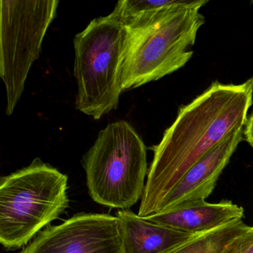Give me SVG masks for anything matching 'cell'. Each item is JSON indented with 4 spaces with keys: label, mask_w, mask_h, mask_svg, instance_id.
<instances>
[{
    "label": "cell",
    "mask_w": 253,
    "mask_h": 253,
    "mask_svg": "<svg viewBox=\"0 0 253 253\" xmlns=\"http://www.w3.org/2000/svg\"><path fill=\"white\" fill-rule=\"evenodd\" d=\"M253 102V76L241 84L214 81L192 102L180 106L177 118L152 146L154 156L138 215L159 212L182 177L228 136L244 128Z\"/></svg>",
    "instance_id": "1"
},
{
    "label": "cell",
    "mask_w": 253,
    "mask_h": 253,
    "mask_svg": "<svg viewBox=\"0 0 253 253\" xmlns=\"http://www.w3.org/2000/svg\"><path fill=\"white\" fill-rule=\"evenodd\" d=\"M207 2L182 0L176 5L143 13L128 23L123 91L161 79L189 61L198 31L205 23L200 10Z\"/></svg>",
    "instance_id": "2"
},
{
    "label": "cell",
    "mask_w": 253,
    "mask_h": 253,
    "mask_svg": "<svg viewBox=\"0 0 253 253\" xmlns=\"http://www.w3.org/2000/svg\"><path fill=\"white\" fill-rule=\"evenodd\" d=\"M68 176L40 158L0 179V243L16 250L69 207Z\"/></svg>",
    "instance_id": "3"
},
{
    "label": "cell",
    "mask_w": 253,
    "mask_h": 253,
    "mask_svg": "<svg viewBox=\"0 0 253 253\" xmlns=\"http://www.w3.org/2000/svg\"><path fill=\"white\" fill-rule=\"evenodd\" d=\"M128 36V26L115 8L109 15L91 20L74 40L75 106L94 120L118 109Z\"/></svg>",
    "instance_id": "4"
},
{
    "label": "cell",
    "mask_w": 253,
    "mask_h": 253,
    "mask_svg": "<svg viewBox=\"0 0 253 253\" xmlns=\"http://www.w3.org/2000/svg\"><path fill=\"white\" fill-rule=\"evenodd\" d=\"M144 142L125 121L109 124L83 157L86 184L93 201L128 210L141 200L148 174Z\"/></svg>",
    "instance_id": "5"
},
{
    "label": "cell",
    "mask_w": 253,
    "mask_h": 253,
    "mask_svg": "<svg viewBox=\"0 0 253 253\" xmlns=\"http://www.w3.org/2000/svg\"><path fill=\"white\" fill-rule=\"evenodd\" d=\"M57 0L0 1V78L6 88L5 114L12 115L29 71L56 17Z\"/></svg>",
    "instance_id": "6"
},
{
    "label": "cell",
    "mask_w": 253,
    "mask_h": 253,
    "mask_svg": "<svg viewBox=\"0 0 253 253\" xmlns=\"http://www.w3.org/2000/svg\"><path fill=\"white\" fill-rule=\"evenodd\" d=\"M19 253H123L118 217L78 213L40 232Z\"/></svg>",
    "instance_id": "7"
},
{
    "label": "cell",
    "mask_w": 253,
    "mask_h": 253,
    "mask_svg": "<svg viewBox=\"0 0 253 253\" xmlns=\"http://www.w3.org/2000/svg\"><path fill=\"white\" fill-rule=\"evenodd\" d=\"M244 130L241 128L234 131L191 167L166 198L158 214L206 202L244 140Z\"/></svg>",
    "instance_id": "8"
},
{
    "label": "cell",
    "mask_w": 253,
    "mask_h": 253,
    "mask_svg": "<svg viewBox=\"0 0 253 253\" xmlns=\"http://www.w3.org/2000/svg\"><path fill=\"white\" fill-rule=\"evenodd\" d=\"M123 253H167L193 235L140 217L128 210L116 212Z\"/></svg>",
    "instance_id": "9"
},
{
    "label": "cell",
    "mask_w": 253,
    "mask_h": 253,
    "mask_svg": "<svg viewBox=\"0 0 253 253\" xmlns=\"http://www.w3.org/2000/svg\"><path fill=\"white\" fill-rule=\"evenodd\" d=\"M244 213L242 207L230 201L214 204L206 201L186 208L155 214L146 219L180 232L195 235L236 219H242Z\"/></svg>",
    "instance_id": "10"
},
{
    "label": "cell",
    "mask_w": 253,
    "mask_h": 253,
    "mask_svg": "<svg viewBox=\"0 0 253 253\" xmlns=\"http://www.w3.org/2000/svg\"><path fill=\"white\" fill-rule=\"evenodd\" d=\"M236 219L207 232L192 235L167 253H222L226 246L247 227Z\"/></svg>",
    "instance_id": "11"
},
{
    "label": "cell",
    "mask_w": 253,
    "mask_h": 253,
    "mask_svg": "<svg viewBox=\"0 0 253 253\" xmlns=\"http://www.w3.org/2000/svg\"><path fill=\"white\" fill-rule=\"evenodd\" d=\"M222 253H253V226H247L226 246Z\"/></svg>",
    "instance_id": "12"
},
{
    "label": "cell",
    "mask_w": 253,
    "mask_h": 253,
    "mask_svg": "<svg viewBox=\"0 0 253 253\" xmlns=\"http://www.w3.org/2000/svg\"><path fill=\"white\" fill-rule=\"evenodd\" d=\"M244 135L247 143L253 147V112L247 119L245 129L244 130Z\"/></svg>",
    "instance_id": "13"
}]
</instances>
